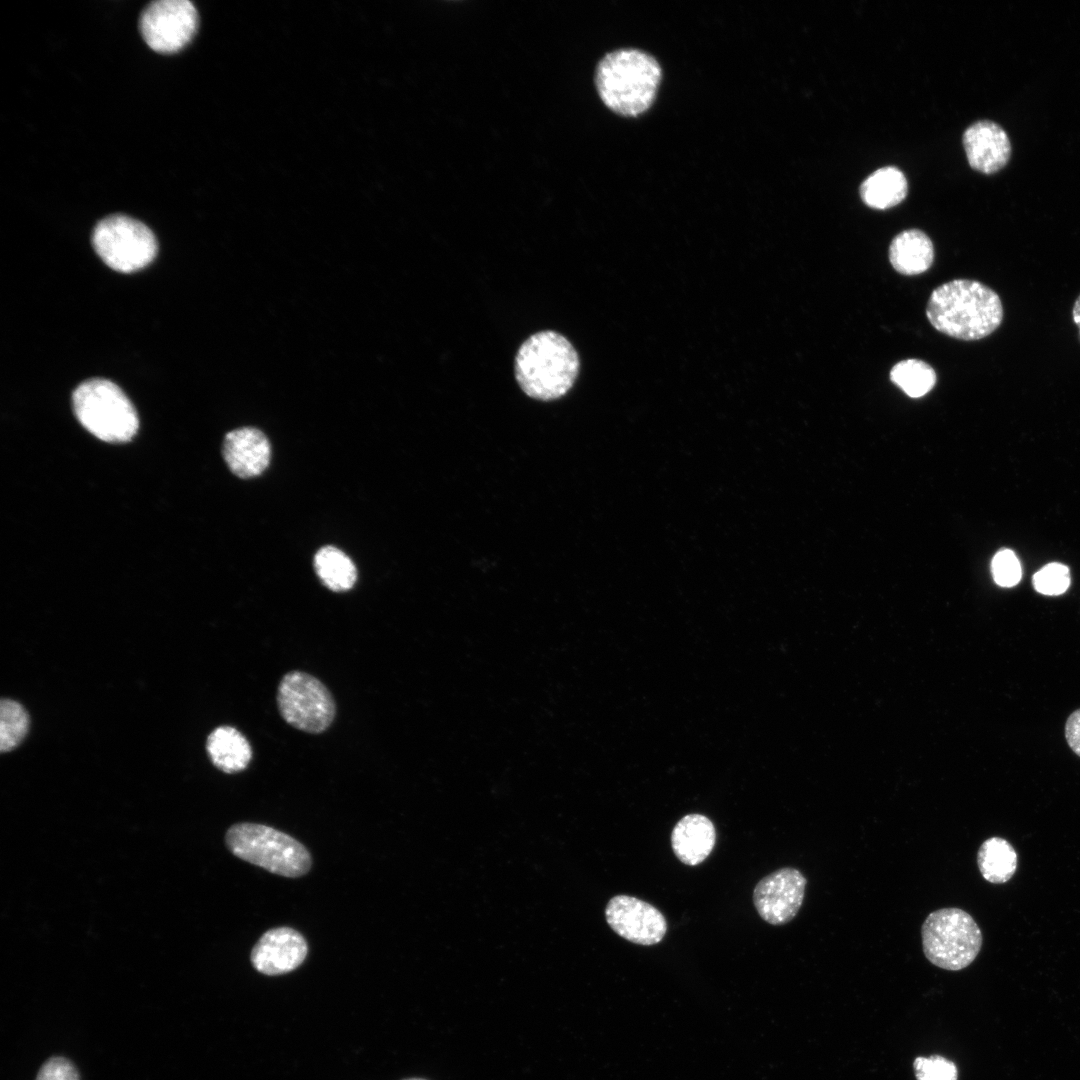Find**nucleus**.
<instances>
[{"label": "nucleus", "mask_w": 1080, "mask_h": 1080, "mask_svg": "<svg viewBox=\"0 0 1080 1080\" xmlns=\"http://www.w3.org/2000/svg\"><path fill=\"white\" fill-rule=\"evenodd\" d=\"M807 885L805 876L792 867L780 868L763 877L753 890L759 916L771 925H784L800 910Z\"/></svg>", "instance_id": "10"}, {"label": "nucleus", "mask_w": 1080, "mask_h": 1080, "mask_svg": "<svg viewBox=\"0 0 1080 1080\" xmlns=\"http://www.w3.org/2000/svg\"><path fill=\"white\" fill-rule=\"evenodd\" d=\"M198 14L188 0H158L150 3L140 17V31L147 45L159 53H174L193 37Z\"/></svg>", "instance_id": "9"}, {"label": "nucleus", "mask_w": 1080, "mask_h": 1080, "mask_svg": "<svg viewBox=\"0 0 1080 1080\" xmlns=\"http://www.w3.org/2000/svg\"><path fill=\"white\" fill-rule=\"evenodd\" d=\"M926 316L939 332L965 341L982 339L1002 322L998 294L981 282L955 279L935 288Z\"/></svg>", "instance_id": "1"}, {"label": "nucleus", "mask_w": 1080, "mask_h": 1080, "mask_svg": "<svg viewBox=\"0 0 1080 1080\" xmlns=\"http://www.w3.org/2000/svg\"><path fill=\"white\" fill-rule=\"evenodd\" d=\"M1070 572L1061 563H1049L1037 571L1032 579L1035 590L1048 596L1063 594L1070 585Z\"/></svg>", "instance_id": "23"}, {"label": "nucleus", "mask_w": 1080, "mask_h": 1080, "mask_svg": "<svg viewBox=\"0 0 1080 1080\" xmlns=\"http://www.w3.org/2000/svg\"><path fill=\"white\" fill-rule=\"evenodd\" d=\"M314 568L321 582L334 592L350 590L357 579L352 560L334 546H324L317 551Z\"/></svg>", "instance_id": "20"}, {"label": "nucleus", "mask_w": 1080, "mask_h": 1080, "mask_svg": "<svg viewBox=\"0 0 1080 1080\" xmlns=\"http://www.w3.org/2000/svg\"><path fill=\"white\" fill-rule=\"evenodd\" d=\"M1072 314H1073V320H1074L1075 324L1079 327V331H1080V295L1078 296L1077 300L1075 301Z\"/></svg>", "instance_id": "28"}, {"label": "nucleus", "mask_w": 1080, "mask_h": 1080, "mask_svg": "<svg viewBox=\"0 0 1080 1080\" xmlns=\"http://www.w3.org/2000/svg\"><path fill=\"white\" fill-rule=\"evenodd\" d=\"M913 1068L917 1080H957L956 1066L942 1056L918 1057Z\"/></svg>", "instance_id": "25"}, {"label": "nucleus", "mask_w": 1080, "mask_h": 1080, "mask_svg": "<svg viewBox=\"0 0 1080 1080\" xmlns=\"http://www.w3.org/2000/svg\"><path fill=\"white\" fill-rule=\"evenodd\" d=\"M223 457L229 469L240 478L260 475L269 465L271 446L265 434L254 427L228 432L223 443Z\"/></svg>", "instance_id": "14"}, {"label": "nucleus", "mask_w": 1080, "mask_h": 1080, "mask_svg": "<svg viewBox=\"0 0 1080 1080\" xmlns=\"http://www.w3.org/2000/svg\"><path fill=\"white\" fill-rule=\"evenodd\" d=\"M277 704L292 727L312 734L324 732L333 722L336 705L328 688L316 677L291 671L278 687Z\"/></svg>", "instance_id": "8"}, {"label": "nucleus", "mask_w": 1080, "mask_h": 1080, "mask_svg": "<svg viewBox=\"0 0 1080 1080\" xmlns=\"http://www.w3.org/2000/svg\"><path fill=\"white\" fill-rule=\"evenodd\" d=\"M661 79V67L650 54L638 49H618L598 63L595 84L604 104L624 116H637L653 103Z\"/></svg>", "instance_id": "3"}, {"label": "nucleus", "mask_w": 1080, "mask_h": 1080, "mask_svg": "<svg viewBox=\"0 0 1080 1080\" xmlns=\"http://www.w3.org/2000/svg\"><path fill=\"white\" fill-rule=\"evenodd\" d=\"M35 1080H80L75 1065L67 1058L53 1056L40 1067Z\"/></svg>", "instance_id": "26"}, {"label": "nucleus", "mask_w": 1080, "mask_h": 1080, "mask_svg": "<svg viewBox=\"0 0 1080 1080\" xmlns=\"http://www.w3.org/2000/svg\"><path fill=\"white\" fill-rule=\"evenodd\" d=\"M74 413L95 437L109 443L130 441L139 426L136 410L125 393L113 382L93 378L73 392Z\"/></svg>", "instance_id": "5"}, {"label": "nucleus", "mask_w": 1080, "mask_h": 1080, "mask_svg": "<svg viewBox=\"0 0 1080 1080\" xmlns=\"http://www.w3.org/2000/svg\"><path fill=\"white\" fill-rule=\"evenodd\" d=\"M921 937L928 961L951 971L969 966L983 943L981 930L974 918L954 907L931 912L922 924Z\"/></svg>", "instance_id": "6"}, {"label": "nucleus", "mask_w": 1080, "mask_h": 1080, "mask_svg": "<svg viewBox=\"0 0 1080 1080\" xmlns=\"http://www.w3.org/2000/svg\"><path fill=\"white\" fill-rule=\"evenodd\" d=\"M889 260L893 268L901 274L923 273L930 268L934 260L932 241L921 230L902 231L890 244Z\"/></svg>", "instance_id": "16"}, {"label": "nucleus", "mask_w": 1080, "mask_h": 1080, "mask_svg": "<svg viewBox=\"0 0 1080 1080\" xmlns=\"http://www.w3.org/2000/svg\"><path fill=\"white\" fill-rule=\"evenodd\" d=\"M1017 853L1014 847L1000 837L986 839L977 852V865L982 877L993 884L1011 879L1017 869Z\"/></svg>", "instance_id": "19"}, {"label": "nucleus", "mask_w": 1080, "mask_h": 1080, "mask_svg": "<svg viewBox=\"0 0 1080 1080\" xmlns=\"http://www.w3.org/2000/svg\"><path fill=\"white\" fill-rule=\"evenodd\" d=\"M605 917L616 934L634 944H658L667 932L664 915L652 904L634 896L612 897L606 906Z\"/></svg>", "instance_id": "11"}, {"label": "nucleus", "mask_w": 1080, "mask_h": 1080, "mask_svg": "<svg viewBox=\"0 0 1080 1080\" xmlns=\"http://www.w3.org/2000/svg\"><path fill=\"white\" fill-rule=\"evenodd\" d=\"M408 1080H423V1079H408Z\"/></svg>", "instance_id": "29"}, {"label": "nucleus", "mask_w": 1080, "mask_h": 1080, "mask_svg": "<svg viewBox=\"0 0 1080 1080\" xmlns=\"http://www.w3.org/2000/svg\"><path fill=\"white\" fill-rule=\"evenodd\" d=\"M890 380L909 397L919 398L935 386L937 377L928 363L919 359H906L893 366Z\"/></svg>", "instance_id": "21"}, {"label": "nucleus", "mask_w": 1080, "mask_h": 1080, "mask_svg": "<svg viewBox=\"0 0 1080 1080\" xmlns=\"http://www.w3.org/2000/svg\"><path fill=\"white\" fill-rule=\"evenodd\" d=\"M579 357L563 335L547 330L531 335L515 357V377L531 398L543 401L564 396L579 372Z\"/></svg>", "instance_id": "2"}, {"label": "nucleus", "mask_w": 1080, "mask_h": 1080, "mask_svg": "<svg viewBox=\"0 0 1080 1080\" xmlns=\"http://www.w3.org/2000/svg\"><path fill=\"white\" fill-rule=\"evenodd\" d=\"M907 180L901 170L888 166L870 174L860 186L863 202L875 209H887L899 204L907 194Z\"/></svg>", "instance_id": "18"}, {"label": "nucleus", "mask_w": 1080, "mask_h": 1080, "mask_svg": "<svg viewBox=\"0 0 1080 1080\" xmlns=\"http://www.w3.org/2000/svg\"><path fill=\"white\" fill-rule=\"evenodd\" d=\"M29 728V717L21 704L11 699L0 703V750L8 752L18 746Z\"/></svg>", "instance_id": "22"}, {"label": "nucleus", "mask_w": 1080, "mask_h": 1080, "mask_svg": "<svg viewBox=\"0 0 1080 1080\" xmlns=\"http://www.w3.org/2000/svg\"><path fill=\"white\" fill-rule=\"evenodd\" d=\"M225 842L236 857L280 876L300 877L311 868V855L302 843L263 824L237 823L228 829Z\"/></svg>", "instance_id": "4"}, {"label": "nucleus", "mask_w": 1080, "mask_h": 1080, "mask_svg": "<svg viewBox=\"0 0 1080 1080\" xmlns=\"http://www.w3.org/2000/svg\"><path fill=\"white\" fill-rule=\"evenodd\" d=\"M716 842L713 822L702 814L682 817L671 832V846L683 864L696 866L712 852Z\"/></svg>", "instance_id": "15"}, {"label": "nucleus", "mask_w": 1080, "mask_h": 1080, "mask_svg": "<svg viewBox=\"0 0 1080 1080\" xmlns=\"http://www.w3.org/2000/svg\"><path fill=\"white\" fill-rule=\"evenodd\" d=\"M308 945L304 936L290 927L266 931L252 948L250 959L260 973L274 976L291 972L305 960Z\"/></svg>", "instance_id": "12"}, {"label": "nucleus", "mask_w": 1080, "mask_h": 1080, "mask_svg": "<svg viewBox=\"0 0 1080 1080\" xmlns=\"http://www.w3.org/2000/svg\"><path fill=\"white\" fill-rule=\"evenodd\" d=\"M92 243L106 265L123 273L144 268L153 261L158 250L156 237L145 224L119 214L98 222Z\"/></svg>", "instance_id": "7"}, {"label": "nucleus", "mask_w": 1080, "mask_h": 1080, "mask_svg": "<svg viewBox=\"0 0 1080 1080\" xmlns=\"http://www.w3.org/2000/svg\"><path fill=\"white\" fill-rule=\"evenodd\" d=\"M991 571L994 581L1001 587L1015 586L1022 576L1020 562L1015 553L1009 549H1002L994 555Z\"/></svg>", "instance_id": "24"}, {"label": "nucleus", "mask_w": 1080, "mask_h": 1080, "mask_svg": "<svg viewBox=\"0 0 1080 1080\" xmlns=\"http://www.w3.org/2000/svg\"><path fill=\"white\" fill-rule=\"evenodd\" d=\"M206 747L212 763L228 774L244 770L252 758L249 741L232 726L215 728L208 736Z\"/></svg>", "instance_id": "17"}, {"label": "nucleus", "mask_w": 1080, "mask_h": 1080, "mask_svg": "<svg viewBox=\"0 0 1080 1080\" xmlns=\"http://www.w3.org/2000/svg\"><path fill=\"white\" fill-rule=\"evenodd\" d=\"M1065 738L1071 750L1080 757V708L1067 718Z\"/></svg>", "instance_id": "27"}, {"label": "nucleus", "mask_w": 1080, "mask_h": 1080, "mask_svg": "<svg viewBox=\"0 0 1080 1080\" xmlns=\"http://www.w3.org/2000/svg\"><path fill=\"white\" fill-rule=\"evenodd\" d=\"M963 144L970 166L986 174L1003 168L1011 153L1006 132L998 124L988 120L969 126L963 134Z\"/></svg>", "instance_id": "13"}]
</instances>
